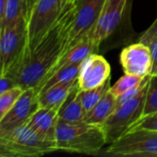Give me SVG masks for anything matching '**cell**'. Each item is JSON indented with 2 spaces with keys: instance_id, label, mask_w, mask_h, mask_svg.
Here are the masks:
<instances>
[{
  "instance_id": "4",
  "label": "cell",
  "mask_w": 157,
  "mask_h": 157,
  "mask_svg": "<svg viewBox=\"0 0 157 157\" xmlns=\"http://www.w3.org/2000/svg\"><path fill=\"white\" fill-rule=\"evenodd\" d=\"M27 46L26 17L0 32V76H9L13 79L23 61Z\"/></svg>"
},
{
  "instance_id": "10",
  "label": "cell",
  "mask_w": 157,
  "mask_h": 157,
  "mask_svg": "<svg viewBox=\"0 0 157 157\" xmlns=\"http://www.w3.org/2000/svg\"><path fill=\"white\" fill-rule=\"evenodd\" d=\"M39 108L38 93L36 89H25L13 108L0 121V134L8 132L23 124H26L31 116Z\"/></svg>"
},
{
  "instance_id": "7",
  "label": "cell",
  "mask_w": 157,
  "mask_h": 157,
  "mask_svg": "<svg viewBox=\"0 0 157 157\" xmlns=\"http://www.w3.org/2000/svg\"><path fill=\"white\" fill-rule=\"evenodd\" d=\"M64 0H37L27 17V50L31 49L54 26L64 6Z\"/></svg>"
},
{
  "instance_id": "11",
  "label": "cell",
  "mask_w": 157,
  "mask_h": 157,
  "mask_svg": "<svg viewBox=\"0 0 157 157\" xmlns=\"http://www.w3.org/2000/svg\"><path fill=\"white\" fill-rule=\"evenodd\" d=\"M124 74L145 77L152 67L151 51L148 45L138 42L124 48L119 57Z\"/></svg>"
},
{
  "instance_id": "21",
  "label": "cell",
  "mask_w": 157,
  "mask_h": 157,
  "mask_svg": "<svg viewBox=\"0 0 157 157\" xmlns=\"http://www.w3.org/2000/svg\"><path fill=\"white\" fill-rule=\"evenodd\" d=\"M143 79H144V77L125 74L113 86H111L109 91L116 98H118L120 95L128 92L129 90H130V89L140 86L142 84V82L143 81Z\"/></svg>"
},
{
  "instance_id": "1",
  "label": "cell",
  "mask_w": 157,
  "mask_h": 157,
  "mask_svg": "<svg viewBox=\"0 0 157 157\" xmlns=\"http://www.w3.org/2000/svg\"><path fill=\"white\" fill-rule=\"evenodd\" d=\"M74 18V4L65 5L58 19L47 33L30 50L13 77L22 89L35 88L43 83L66 51L69 48V33Z\"/></svg>"
},
{
  "instance_id": "26",
  "label": "cell",
  "mask_w": 157,
  "mask_h": 157,
  "mask_svg": "<svg viewBox=\"0 0 157 157\" xmlns=\"http://www.w3.org/2000/svg\"><path fill=\"white\" fill-rule=\"evenodd\" d=\"M148 46L150 48L152 57V67L150 71V75H157V40L150 42Z\"/></svg>"
},
{
  "instance_id": "3",
  "label": "cell",
  "mask_w": 157,
  "mask_h": 157,
  "mask_svg": "<svg viewBox=\"0 0 157 157\" xmlns=\"http://www.w3.org/2000/svg\"><path fill=\"white\" fill-rule=\"evenodd\" d=\"M56 151L55 141L42 137L26 124L0 134V156H41Z\"/></svg>"
},
{
  "instance_id": "16",
  "label": "cell",
  "mask_w": 157,
  "mask_h": 157,
  "mask_svg": "<svg viewBox=\"0 0 157 157\" xmlns=\"http://www.w3.org/2000/svg\"><path fill=\"white\" fill-rule=\"evenodd\" d=\"M118 108L117 98L108 91L105 96L84 117L83 121L93 125H102Z\"/></svg>"
},
{
  "instance_id": "14",
  "label": "cell",
  "mask_w": 157,
  "mask_h": 157,
  "mask_svg": "<svg viewBox=\"0 0 157 157\" xmlns=\"http://www.w3.org/2000/svg\"><path fill=\"white\" fill-rule=\"evenodd\" d=\"M59 109L39 108L28 120L26 125L42 137L56 142V130L59 121Z\"/></svg>"
},
{
  "instance_id": "29",
  "label": "cell",
  "mask_w": 157,
  "mask_h": 157,
  "mask_svg": "<svg viewBox=\"0 0 157 157\" xmlns=\"http://www.w3.org/2000/svg\"><path fill=\"white\" fill-rule=\"evenodd\" d=\"M74 0H64V2H65V4H68V3H72Z\"/></svg>"
},
{
  "instance_id": "6",
  "label": "cell",
  "mask_w": 157,
  "mask_h": 157,
  "mask_svg": "<svg viewBox=\"0 0 157 157\" xmlns=\"http://www.w3.org/2000/svg\"><path fill=\"white\" fill-rule=\"evenodd\" d=\"M106 156L157 157V131L140 129L127 132L104 151Z\"/></svg>"
},
{
  "instance_id": "18",
  "label": "cell",
  "mask_w": 157,
  "mask_h": 157,
  "mask_svg": "<svg viewBox=\"0 0 157 157\" xmlns=\"http://www.w3.org/2000/svg\"><path fill=\"white\" fill-rule=\"evenodd\" d=\"M111 77H109L104 84L91 88L87 90H81L79 89L78 95L80 100L82 104V107L87 113L90 109H92L109 91L111 87Z\"/></svg>"
},
{
  "instance_id": "23",
  "label": "cell",
  "mask_w": 157,
  "mask_h": 157,
  "mask_svg": "<svg viewBox=\"0 0 157 157\" xmlns=\"http://www.w3.org/2000/svg\"><path fill=\"white\" fill-rule=\"evenodd\" d=\"M155 112H157V75H151L143 117L148 116Z\"/></svg>"
},
{
  "instance_id": "25",
  "label": "cell",
  "mask_w": 157,
  "mask_h": 157,
  "mask_svg": "<svg viewBox=\"0 0 157 157\" xmlns=\"http://www.w3.org/2000/svg\"><path fill=\"white\" fill-rule=\"evenodd\" d=\"M155 40H157V17L154 21V23L142 34L139 39V41L148 45Z\"/></svg>"
},
{
  "instance_id": "13",
  "label": "cell",
  "mask_w": 157,
  "mask_h": 157,
  "mask_svg": "<svg viewBox=\"0 0 157 157\" xmlns=\"http://www.w3.org/2000/svg\"><path fill=\"white\" fill-rule=\"evenodd\" d=\"M92 32V31H91ZM91 32L85 36L83 39H81V40H79L78 42H76L73 46L69 47L66 52L63 54V56L60 58V60L57 62V63L55 65V67L51 70V72L49 73V75L46 76V78L44 79L43 83L54 74L56 73L57 70L68 66V65H73V64H77V63H82L88 56H90L91 54L93 53H97L99 51V47L100 44H98L91 36ZM42 84V85H43ZM41 85V86H42ZM41 87V86H40ZM39 87V88H40ZM38 88V89H39ZM37 89V90H38ZM36 90V91H37Z\"/></svg>"
},
{
  "instance_id": "22",
  "label": "cell",
  "mask_w": 157,
  "mask_h": 157,
  "mask_svg": "<svg viewBox=\"0 0 157 157\" xmlns=\"http://www.w3.org/2000/svg\"><path fill=\"white\" fill-rule=\"evenodd\" d=\"M23 91L24 89H22L20 86H15L0 95V121L13 108Z\"/></svg>"
},
{
  "instance_id": "20",
  "label": "cell",
  "mask_w": 157,
  "mask_h": 157,
  "mask_svg": "<svg viewBox=\"0 0 157 157\" xmlns=\"http://www.w3.org/2000/svg\"><path fill=\"white\" fill-rule=\"evenodd\" d=\"M81 63L73 64V65H68L66 67H63L59 70H57L56 73H54L42 86L41 87L37 90L38 95L51 86L60 83V82H65V81H69L78 78L79 73H80V68H81Z\"/></svg>"
},
{
  "instance_id": "15",
  "label": "cell",
  "mask_w": 157,
  "mask_h": 157,
  "mask_svg": "<svg viewBox=\"0 0 157 157\" xmlns=\"http://www.w3.org/2000/svg\"><path fill=\"white\" fill-rule=\"evenodd\" d=\"M77 88H79L78 78L60 82L38 95L39 107L60 109L69 95Z\"/></svg>"
},
{
  "instance_id": "2",
  "label": "cell",
  "mask_w": 157,
  "mask_h": 157,
  "mask_svg": "<svg viewBox=\"0 0 157 157\" xmlns=\"http://www.w3.org/2000/svg\"><path fill=\"white\" fill-rule=\"evenodd\" d=\"M56 144L57 151L97 155L107 142L101 125L59 121L56 130Z\"/></svg>"
},
{
  "instance_id": "8",
  "label": "cell",
  "mask_w": 157,
  "mask_h": 157,
  "mask_svg": "<svg viewBox=\"0 0 157 157\" xmlns=\"http://www.w3.org/2000/svg\"><path fill=\"white\" fill-rule=\"evenodd\" d=\"M106 0H74V18L69 47L87 36L95 27Z\"/></svg>"
},
{
  "instance_id": "24",
  "label": "cell",
  "mask_w": 157,
  "mask_h": 157,
  "mask_svg": "<svg viewBox=\"0 0 157 157\" xmlns=\"http://www.w3.org/2000/svg\"><path fill=\"white\" fill-rule=\"evenodd\" d=\"M140 129L157 131V112L141 118L130 128L128 132L133 131V130H140Z\"/></svg>"
},
{
  "instance_id": "27",
  "label": "cell",
  "mask_w": 157,
  "mask_h": 157,
  "mask_svg": "<svg viewBox=\"0 0 157 157\" xmlns=\"http://www.w3.org/2000/svg\"><path fill=\"white\" fill-rule=\"evenodd\" d=\"M15 86L13 79L9 76H0V95Z\"/></svg>"
},
{
  "instance_id": "28",
  "label": "cell",
  "mask_w": 157,
  "mask_h": 157,
  "mask_svg": "<svg viewBox=\"0 0 157 157\" xmlns=\"http://www.w3.org/2000/svg\"><path fill=\"white\" fill-rule=\"evenodd\" d=\"M6 0H0V32H1L2 23L5 17V13H6Z\"/></svg>"
},
{
  "instance_id": "19",
  "label": "cell",
  "mask_w": 157,
  "mask_h": 157,
  "mask_svg": "<svg viewBox=\"0 0 157 157\" xmlns=\"http://www.w3.org/2000/svg\"><path fill=\"white\" fill-rule=\"evenodd\" d=\"M27 0H6V13L1 27V31L7 27L13 26L21 18H27Z\"/></svg>"
},
{
  "instance_id": "9",
  "label": "cell",
  "mask_w": 157,
  "mask_h": 157,
  "mask_svg": "<svg viewBox=\"0 0 157 157\" xmlns=\"http://www.w3.org/2000/svg\"><path fill=\"white\" fill-rule=\"evenodd\" d=\"M129 0H106L97 23L91 32L92 38L101 45L118 29L125 16Z\"/></svg>"
},
{
  "instance_id": "12",
  "label": "cell",
  "mask_w": 157,
  "mask_h": 157,
  "mask_svg": "<svg viewBox=\"0 0 157 157\" xmlns=\"http://www.w3.org/2000/svg\"><path fill=\"white\" fill-rule=\"evenodd\" d=\"M111 67L108 62L98 53L88 56L81 64L78 76L79 89L87 90L104 84L110 76Z\"/></svg>"
},
{
  "instance_id": "17",
  "label": "cell",
  "mask_w": 157,
  "mask_h": 157,
  "mask_svg": "<svg viewBox=\"0 0 157 157\" xmlns=\"http://www.w3.org/2000/svg\"><path fill=\"white\" fill-rule=\"evenodd\" d=\"M79 88L73 91L59 109V121L67 123H79L83 121L85 110L78 95Z\"/></svg>"
},
{
  "instance_id": "5",
  "label": "cell",
  "mask_w": 157,
  "mask_h": 157,
  "mask_svg": "<svg viewBox=\"0 0 157 157\" xmlns=\"http://www.w3.org/2000/svg\"><path fill=\"white\" fill-rule=\"evenodd\" d=\"M150 77L136 97L118 106L112 115L101 125L105 133L107 144H112L125 134L143 117Z\"/></svg>"
}]
</instances>
